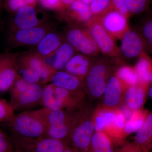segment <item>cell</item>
I'll use <instances>...</instances> for the list:
<instances>
[{
    "mask_svg": "<svg viewBox=\"0 0 152 152\" xmlns=\"http://www.w3.org/2000/svg\"><path fill=\"white\" fill-rule=\"evenodd\" d=\"M93 111L89 105H84L75 112L72 127L70 142L75 152H88L91 141L95 132L93 121Z\"/></svg>",
    "mask_w": 152,
    "mask_h": 152,
    "instance_id": "1",
    "label": "cell"
},
{
    "mask_svg": "<svg viewBox=\"0 0 152 152\" xmlns=\"http://www.w3.org/2000/svg\"><path fill=\"white\" fill-rule=\"evenodd\" d=\"M45 126L43 137L70 142L75 112L42 107L34 110Z\"/></svg>",
    "mask_w": 152,
    "mask_h": 152,
    "instance_id": "2",
    "label": "cell"
},
{
    "mask_svg": "<svg viewBox=\"0 0 152 152\" xmlns=\"http://www.w3.org/2000/svg\"><path fill=\"white\" fill-rule=\"evenodd\" d=\"M43 88L40 84L26 81L19 75L9 91V102L15 112L31 111L41 106Z\"/></svg>",
    "mask_w": 152,
    "mask_h": 152,
    "instance_id": "3",
    "label": "cell"
},
{
    "mask_svg": "<svg viewBox=\"0 0 152 152\" xmlns=\"http://www.w3.org/2000/svg\"><path fill=\"white\" fill-rule=\"evenodd\" d=\"M2 124L12 140L40 137L45 132V125L34 110L20 112Z\"/></svg>",
    "mask_w": 152,
    "mask_h": 152,
    "instance_id": "4",
    "label": "cell"
},
{
    "mask_svg": "<svg viewBox=\"0 0 152 152\" xmlns=\"http://www.w3.org/2000/svg\"><path fill=\"white\" fill-rule=\"evenodd\" d=\"M11 140L20 152H63L71 145L69 142L45 137Z\"/></svg>",
    "mask_w": 152,
    "mask_h": 152,
    "instance_id": "5",
    "label": "cell"
},
{
    "mask_svg": "<svg viewBox=\"0 0 152 152\" xmlns=\"http://www.w3.org/2000/svg\"><path fill=\"white\" fill-rule=\"evenodd\" d=\"M108 67L102 62L94 64L85 79V91L93 99L102 96L107 84Z\"/></svg>",
    "mask_w": 152,
    "mask_h": 152,
    "instance_id": "6",
    "label": "cell"
},
{
    "mask_svg": "<svg viewBox=\"0 0 152 152\" xmlns=\"http://www.w3.org/2000/svg\"><path fill=\"white\" fill-rule=\"evenodd\" d=\"M52 30L51 25L46 23L29 28L10 31L7 42L12 47L36 46Z\"/></svg>",
    "mask_w": 152,
    "mask_h": 152,
    "instance_id": "7",
    "label": "cell"
},
{
    "mask_svg": "<svg viewBox=\"0 0 152 152\" xmlns=\"http://www.w3.org/2000/svg\"><path fill=\"white\" fill-rule=\"evenodd\" d=\"M18 53L0 54V93L9 91L19 76Z\"/></svg>",
    "mask_w": 152,
    "mask_h": 152,
    "instance_id": "8",
    "label": "cell"
},
{
    "mask_svg": "<svg viewBox=\"0 0 152 152\" xmlns=\"http://www.w3.org/2000/svg\"><path fill=\"white\" fill-rule=\"evenodd\" d=\"M66 42L72 46L76 50L87 56L96 53L98 49L89 32L80 28H71L66 34Z\"/></svg>",
    "mask_w": 152,
    "mask_h": 152,
    "instance_id": "9",
    "label": "cell"
},
{
    "mask_svg": "<svg viewBox=\"0 0 152 152\" xmlns=\"http://www.w3.org/2000/svg\"><path fill=\"white\" fill-rule=\"evenodd\" d=\"M35 6H25L17 11L11 23L10 31L29 28L47 23L45 17L39 16Z\"/></svg>",
    "mask_w": 152,
    "mask_h": 152,
    "instance_id": "10",
    "label": "cell"
},
{
    "mask_svg": "<svg viewBox=\"0 0 152 152\" xmlns=\"http://www.w3.org/2000/svg\"><path fill=\"white\" fill-rule=\"evenodd\" d=\"M18 62L28 66L39 74L42 80V84L48 83L50 77L55 71L44 59L33 51L19 55Z\"/></svg>",
    "mask_w": 152,
    "mask_h": 152,
    "instance_id": "11",
    "label": "cell"
},
{
    "mask_svg": "<svg viewBox=\"0 0 152 152\" xmlns=\"http://www.w3.org/2000/svg\"><path fill=\"white\" fill-rule=\"evenodd\" d=\"M89 32L99 50L107 56L116 55V47L113 39L103 26L98 23L90 25Z\"/></svg>",
    "mask_w": 152,
    "mask_h": 152,
    "instance_id": "12",
    "label": "cell"
},
{
    "mask_svg": "<svg viewBox=\"0 0 152 152\" xmlns=\"http://www.w3.org/2000/svg\"><path fill=\"white\" fill-rule=\"evenodd\" d=\"M145 46L141 34L134 31H128L123 35L121 51L125 57L133 58L142 53Z\"/></svg>",
    "mask_w": 152,
    "mask_h": 152,
    "instance_id": "13",
    "label": "cell"
},
{
    "mask_svg": "<svg viewBox=\"0 0 152 152\" xmlns=\"http://www.w3.org/2000/svg\"><path fill=\"white\" fill-rule=\"evenodd\" d=\"M48 83L55 86L68 91H85V79L74 75L64 70H55Z\"/></svg>",
    "mask_w": 152,
    "mask_h": 152,
    "instance_id": "14",
    "label": "cell"
},
{
    "mask_svg": "<svg viewBox=\"0 0 152 152\" xmlns=\"http://www.w3.org/2000/svg\"><path fill=\"white\" fill-rule=\"evenodd\" d=\"M55 89L63 110L70 112H76L86 103V94L84 91H68L56 86Z\"/></svg>",
    "mask_w": 152,
    "mask_h": 152,
    "instance_id": "15",
    "label": "cell"
},
{
    "mask_svg": "<svg viewBox=\"0 0 152 152\" xmlns=\"http://www.w3.org/2000/svg\"><path fill=\"white\" fill-rule=\"evenodd\" d=\"M64 42L61 35L52 30L44 36L32 51L45 60L53 56Z\"/></svg>",
    "mask_w": 152,
    "mask_h": 152,
    "instance_id": "16",
    "label": "cell"
},
{
    "mask_svg": "<svg viewBox=\"0 0 152 152\" xmlns=\"http://www.w3.org/2000/svg\"><path fill=\"white\" fill-rule=\"evenodd\" d=\"M123 86L116 76H112L107 82L103 94V106L113 108L116 107L122 98Z\"/></svg>",
    "mask_w": 152,
    "mask_h": 152,
    "instance_id": "17",
    "label": "cell"
},
{
    "mask_svg": "<svg viewBox=\"0 0 152 152\" xmlns=\"http://www.w3.org/2000/svg\"><path fill=\"white\" fill-rule=\"evenodd\" d=\"M148 85L140 83L128 87L125 95V104L133 110H141L145 102Z\"/></svg>",
    "mask_w": 152,
    "mask_h": 152,
    "instance_id": "18",
    "label": "cell"
},
{
    "mask_svg": "<svg viewBox=\"0 0 152 152\" xmlns=\"http://www.w3.org/2000/svg\"><path fill=\"white\" fill-rule=\"evenodd\" d=\"M117 109L116 107L110 108L102 106L93 111L92 118L95 132L105 133L110 128L115 117Z\"/></svg>",
    "mask_w": 152,
    "mask_h": 152,
    "instance_id": "19",
    "label": "cell"
},
{
    "mask_svg": "<svg viewBox=\"0 0 152 152\" xmlns=\"http://www.w3.org/2000/svg\"><path fill=\"white\" fill-rule=\"evenodd\" d=\"M88 56L75 54L66 65L64 70L74 75L85 79L93 65Z\"/></svg>",
    "mask_w": 152,
    "mask_h": 152,
    "instance_id": "20",
    "label": "cell"
},
{
    "mask_svg": "<svg viewBox=\"0 0 152 152\" xmlns=\"http://www.w3.org/2000/svg\"><path fill=\"white\" fill-rule=\"evenodd\" d=\"M103 25L107 31L118 34L126 29V20L125 16L118 11H110L104 17Z\"/></svg>",
    "mask_w": 152,
    "mask_h": 152,
    "instance_id": "21",
    "label": "cell"
},
{
    "mask_svg": "<svg viewBox=\"0 0 152 152\" xmlns=\"http://www.w3.org/2000/svg\"><path fill=\"white\" fill-rule=\"evenodd\" d=\"M152 141V113L148 114L142 127L137 132L134 142L142 149L144 152H150Z\"/></svg>",
    "mask_w": 152,
    "mask_h": 152,
    "instance_id": "22",
    "label": "cell"
},
{
    "mask_svg": "<svg viewBox=\"0 0 152 152\" xmlns=\"http://www.w3.org/2000/svg\"><path fill=\"white\" fill-rule=\"evenodd\" d=\"M75 51L72 45L64 42L55 53L52 66L56 71L64 70L66 65L75 55Z\"/></svg>",
    "mask_w": 152,
    "mask_h": 152,
    "instance_id": "23",
    "label": "cell"
},
{
    "mask_svg": "<svg viewBox=\"0 0 152 152\" xmlns=\"http://www.w3.org/2000/svg\"><path fill=\"white\" fill-rule=\"evenodd\" d=\"M88 152H115L111 139L105 133L95 132Z\"/></svg>",
    "mask_w": 152,
    "mask_h": 152,
    "instance_id": "24",
    "label": "cell"
},
{
    "mask_svg": "<svg viewBox=\"0 0 152 152\" xmlns=\"http://www.w3.org/2000/svg\"><path fill=\"white\" fill-rule=\"evenodd\" d=\"M41 106L47 108L63 110L55 91V86L52 84H47L43 87Z\"/></svg>",
    "mask_w": 152,
    "mask_h": 152,
    "instance_id": "25",
    "label": "cell"
},
{
    "mask_svg": "<svg viewBox=\"0 0 152 152\" xmlns=\"http://www.w3.org/2000/svg\"><path fill=\"white\" fill-rule=\"evenodd\" d=\"M148 115L147 112L142 109L134 110L132 117L125 124L124 128L125 137L138 132L144 125Z\"/></svg>",
    "mask_w": 152,
    "mask_h": 152,
    "instance_id": "26",
    "label": "cell"
},
{
    "mask_svg": "<svg viewBox=\"0 0 152 152\" xmlns=\"http://www.w3.org/2000/svg\"><path fill=\"white\" fill-rule=\"evenodd\" d=\"M72 16L79 22L88 21L91 18L92 14L90 6L80 0H75L70 5Z\"/></svg>",
    "mask_w": 152,
    "mask_h": 152,
    "instance_id": "27",
    "label": "cell"
},
{
    "mask_svg": "<svg viewBox=\"0 0 152 152\" xmlns=\"http://www.w3.org/2000/svg\"><path fill=\"white\" fill-rule=\"evenodd\" d=\"M134 70L139 82L148 85L152 82V68L148 60L145 58L140 60Z\"/></svg>",
    "mask_w": 152,
    "mask_h": 152,
    "instance_id": "28",
    "label": "cell"
},
{
    "mask_svg": "<svg viewBox=\"0 0 152 152\" xmlns=\"http://www.w3.org/2000/svg\"><path fill=\"white\" fill-rule=\"evenodd\" d=\"M120 81L126 87L137 84L139 83L138 76L134 69L130 67L124 66L119 68L117 71L116 75Z\"/></svg>",
    "mask_w": 152,
    "mask_h": 152,
    "instance_id": "29",
    "label": "cell"
},
{
    "mask_svg": "<svg viewBox=\"0 0 152 152\" xmlns=\"http://www.w3.org/2000/svg\"><path fill=\"white\" fill-rule=\"evenodd\" d=\"M19 75L29 83L42 84V80L40 75L31 68L20 63H18Z\"/></svg>",
    "mask_w": 152,
    "mask_h": 152,
    "instance_id": "30",
    "label": "cell"
},
{
    "mask_svg": "<svg viewBox=\"0 0 152 152\" xmlns=\"http://www.w3.org/2000/svg\"><path fill=\"white\" fill-rule=\"evenodd\" d=\"M141 34L152 56V15L147 17L143 21L141 27Z\"/></svg>",
    "mask_w": 152,
    "mask_h": 152,
    "instance_id": "31",
    "label": "cell"
},
{
    "mask_svg": "<svg viewBox=\"0 0 152 152\" xmlns=\"http://www.w3.org/2000/svg\"><path fill=\"white\" fill-rule=\"evenodd\" d=\"M129 13L140 14L146 10L151 0H125Z\"/></svg>",
    "mask_w": 152,
    "mask_h": 152,
    "instance_id": "32",
    "label": "cell"
},
{
    "mask_svg": "<svg viewBox=\"0 0 152 152\" xmlns=\"http://www.w3.org/2000/svg\"><path fill=\"white\" fill-rule=\"evenodd\" d=\"M37 0H5L4 7L11 13H15L19 9L26 6H35Z\"/></svg>",
    "mask_w": 152,
    "mask_h": 152,
    "instance_id": "33",
    "label": "cell"
},
{
    "mask_svg": "<svg viewBox=\"0 0 152 152\" xmlns=\"http://www.w3.org/2000/svg\"><path fill=\"white\" fill-rule=\"evenodd\" d=\"M15 112L9 102L0 99V124L10 120L15 116Z\"/></svg>",
    "mask_w": 152,
    "mask_h": 152,
    "instance_id": "34",
    "label": "cell"
},
{
    "mask_svg": "<svg viewBox=\"0 0 152 152\" xmlns=\"http://www.w3.org/2000/svg\"><path fill=\"white\" fill-rule=\"evenodd\" d=\"M111 7V0H92L90 6L92 15L104 12Z\"/></svg>",
    "mask_w": 152,
    "mask_h": 152,
    "instance_id": "35",
    "label": "cell"
},
{
    "mask_svg": "<svg viewBox=\"0 0 152 152\" xmlns=\"http://www.w3.org/2000/svg\"><path fill=\"white\" fill-rule=\"evenodd\" d=\"M15 146L5 131L0 129V152H15Z\"/></svg>",
    "mask_w": 152,
    "mask_h": 152,
    "instance_id": "36",
    "label": "cell"
},
{
    "mask_svg": "<svg viewBox=\"0 0 152 152\" xmlns=\"http://www.w3.org/2000/svg\"><path fill=\"white\" fill-rule=\"evenodd\" d=\"M117 152H144L141 147L135 142L122 144L121 147Z\"/></svg>",
    "mask_w": 152,
    "mask_h": 152,
    "instance_id": "37",
    "label": "cell"
},
{
    "mask_svg": "<svg viewBox=\"0 0 152 152\" xmlns=\"http://www.w3.org/2000/svg\"><path fill=\"white\" fill-rule=\"evenodd\" d=\"M44 7L50 10H60L64 7L61 0H39Z\"/></svg>",
    "mask_w": 152,
    "mask_h": 152,
    "instance_id": "38",
    "label": "cell"
},
{
    "mask_svg": "<svg viewBox=\"0 0 152 152\" xmlns=\"http://www.w3.org/2000/svg\"><path fill=\"white\" fill-rule=\"evenodd\" d=\"M111 4L115 10L119 12L125 17L127 15L129 12L125 0H111Z\"/></svg>",
    "mask_w": 152,
    "mask_h": 152,
    "instance_id": "39",
    "label": "cell"
},
{
    "mask_svg": "<svg viewBox=\"0 0 152 152\" xmlns=\"http://www.w3.org/2000/svg\"><path fill=\"white\" fill-rule=\"evenodd\" d=\"M75 1V0H61L64 6H70Z\"/></svg>",
    "mask_w": 152,
    "mask_h": 152,
    "instance_id": "40",
    "label": "cell"
},
{
    "mask_svg": "<svg viewBox=\"0 0 152 152\" xmlns=\"http://www.w3.org/2000/svg\"><path fill=\"white\" fill-rule=\"evenodd\" d=\"M148 96L152 101V84L150 86L148 90Z\"/></svg>",
    "mask_w": 152,
    "mask_h": 152,
    "instance_id": "41",
    "label": "cell"
},
{
    "mask_svg": "<svg viewBox=\"0 0 152 152\" xmlns=\"http://www.w3.org/2000/svg\"><path fill=\"white\" fill-rule=\"evenodd\" d=\"M63 152H75L71 145L68 146Z\"/></svg>",
    "mask_w": 152,
    "mask_h": 152,
    "instance_id": "42",
    "label": "cell"
},
{
    "mask_svg": "<svg viewBox=\"0 0 152 152\" xmlns=\"http://www.w3.org/2000/svg\"><path fill=\"white\" fill-rule=\"evenodd\" d=\"M80 1L84 3L87 5H90L91 3L92 0H80Z\"/></svg>",
    "mask_w": 152,
    "mask_h": 152,
    "instance_id": "43",
    "label": "cell"
},
{
    "mask_svg": "<svg viewBox=\"0 0 152 152\" xmlns=\"http://www.w3.org/2000/svg\"><path fill=\"white\" fill-rule=\"evenodd\" d=\"M15 152H19V151H17V150H15Z\"/></svg>",
    "mask_w": 152,
    "mask_h": 152,
    "instance_id": "44",
    "label": "cell"
},
{
    "mask_svg": "<svg viewBox=\"0 0 152 152\" xmlns=\"http://www.w3.org/2000/svg\"><path fill=\"white\" fill-rule=\"evenodd\" d=\"M151 148H152V141L151 142Z\"/></svg>",
    "mask_w": 152,
    "mask_h": 152,
    "instance_id": "45",
    "label": "cell"
}]
</instances>
